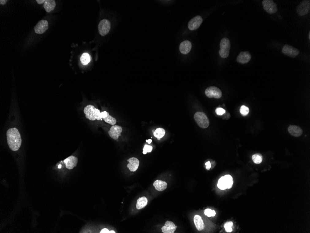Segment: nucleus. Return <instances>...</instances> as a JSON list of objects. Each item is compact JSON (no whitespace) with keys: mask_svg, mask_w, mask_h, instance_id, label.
<instances>
[{"mask_svg":"<svg viewBox=\"0 0 310 233\" xmlns=\"http://www.w3.org/2000/svg\"><path fill=\"white\" fill-rule=\"evenodd\" d=\"M202 21L203 20H202V18L199 15L195 17L189 21V24H188L189 29L191 30L196 29L200 27V25L202 22Z\"/></svg>","mask_w":310,"mask_h":233,"instance_id":"9b49d317","label":"nucleus"},{"mask_svg":"<svg viewBox=\"0 0 310 233\" xmlns=\"http://www.w3.org/2000/svg\"><path fill=\"white\" fill-rule=\"evenodd\" d=\"M152 147L150 146H148V145H146L144 147V150H143V153L144 154H146L147 153L151 152L152 151Z\"/></svg>","mask_w":310,"mask_h":233,"instance_id":"2f4dec72","label":"nucleus"},{"mask_svg":"<svg viewBox=\"0 0 310 233\" xmlns=\"http://www.w3.org/2000/svg\"><path fill=\"white\" fill-rule=\"evenodd\" d=\"M129 162L127 165V168L129 169L131 172H135L138 169L139 165V161L138 159L135 157H132L128 160Z\"/></svg>","mask_w":310,"mask_h":233,"instance_id":"a211bd4d","label":"nucleus"},{"mask_svg":"<svg viewBox=\"0 0 310 233\" xmlns=\"http://www.w3.org/2000/svg\"><path fill=\"white\" fill-rule=\"evenodd\" d=\"M205 165L206 166V169H207L209 170L210 168L211 167V163L210 161H207L206 163H205Z\"/></svg>","mask_w":310,"mask_h":233,"instance_id":"72a5a7b5","label":"nucleus"},{"mask_svg":"<svg viewBox=\"0 0 310 233\" xmlns=\"http://www.w3.org/2000/svg\"><path fill=\"white\" fill-rule=\"evenodd\" d=\"M90 60H91V57L88 53H84L81 56V62L83 65H86L90 62Z\"/></svg>","mask_w":310,"mask_h":233,"instance_id":"a878e982","label":"nucleus"},{"mask_svg":"<svg viewBox=\"0 0 310 233\" xmlns=\"http://www.w3.org/2000/svg\"><path fill=\"white\" fill-rule=\"evenodd\" d=\"M146 142H148V143L150 144V143H151V142H152V140H151V139H149L148 140H146Z\"/></svg>","mask_w":310,"mask_h":233,"instance_id":"4c0bfd02","label":"nucleus"},{"mask_svg":"<svg viewBox=\"0 0 310 233\" xmlns=\"http://www.w3.org/2000/svg\"><path fill=\"white\" fill-rule=\"evenodd\" d=\"M262 157L259 154H254L252 157L253 161L256 164H260L262 161Z\"/></svg>","mask_w":310,"mask_h":233,"instance_id":"cd10ccee","label":"nucleus"},{"mask_svg":"<svg viewBox=\"0 0 310 233\" xmlns=\"http://www.w3.org/2000/svg\"><path fill=\"white\" fill-rule=\"evenodd\" d=\"M36 2L38 4H42V3H45L46 1H45V0H37Z\"/></svg>","mask_w":310,"mask_h":233,"instance_id":"c9c22d12","label":"nucleus"},{"mask_svg":"<svg viewBox=\"0 0 310 233\" xmlns=\"http://www.w3.org/2000/svg\"><path fill=\"white\" fill-rule=\"evenodd\" d=\"M165 134V131L162 128H158L154 132V135L157 137L158 140H160L161 138L164 137Z\"/></svg>","mask_w":310,"mask_h":233,"instance_id":"b1692460","label":"nucleus"},{"mask_svg":"<svg viewBox=\"0 0 310 233\" xmlns=\"http://www.w3.org/2000/svg\"><path fill=\"white\" fill-rule=\"evenodd\" d=\"M262 5L265 10L268 13L273 14L277 12L276 4L272 0H264L262 2Z\"/></svg>","mask_w":310,"mask_h":233,"instance_id":"423d86ee","label":"nucleus"},{"mask_svg":"<svg viewBox=\"0 0 310 233\" xmlns=\"http://www.w3.org/2000/svg\"><path fill=\"white\" fill-rule=\"evenodd\" d=\"M310 9V1H303L297 7V12L300 16H304L309 12Z\"/></svg>","mask_w":310,"mask_h":233,"instance_id":"6e6552de","label":"nucleus"},{"mask_svg":"<svg viewBox=\"0 0 310 233\" xmlns=\"http://www.w3.org/2000/svg\"><path fill=\"white\" fill-rule=\"evenodd\" d=\"M220 48L219 54L221 57L223 58L228 57L230 49V42L229 39L227 38L222 39L220 42Z\"/></svg>","mask_w":310,"mask_h":233,"instance_id":"20e7f679","label":"nucleus"},{"mask_svg":"<svg viewBox=\"0 0 310 233\" xmlns=\"http://www.w3.org/2000/svg\"><path fill=\"white\" fill-rule=\"evenodd\" d=\"M7 139L9 148L12 150L16 151L19 150L21 146V136L17 128H11L7 132Z\"/></svg>","mask_w":310,"mask_h":233,"instance_id":"f257e3e1","label":"nucleus"},{"mask_svg":"<svg viewBox=\"0 0 310 233\" xmlns=\"http://www.w3.org/2000/svg\"><path fill=\"white\" fill-rule=\"evenodd\" d=\"M7 2V1H4V0L2 1V0H1V1H0V4H1V5H4V4H5Z\"/></svg>","mask_w":310,"mask_h":233,"instance_id":"e433bc0d","label":"nucleus"},{"mask_svg":"<svg viewBox=\"0 0 310 233\" xmlns=\"http://www.w3.org/2000/svg\"><path fill=\"white\" fill-rule=\"evenodd\" d=\"M176 228L177 226L173 222L166 221L165 225L162 227V231L164 233H174Z\"/></svg>","mask_w":310,"mask_h":233,"instance_id":"2eb2a0df","label":"nucleus"},{"mask_svg":"<svg viewBox=\"0 0 310 233\" xmlns=\"http://www.w3.org/2000/svg\"><path fill=\"white\" fill-rule=\"evenodd\" d=\"M204 214L208 217L214 216L216 215L215 211L210 209H206L204 211Z\"/></svg>","mask_w":310,"mask_h":233,"instance_id":"7c9ffc66","label":"nucleus"},{"mask_svg":"<svg viewBox=\"0 0 310 233\" xmlns=\"http://www.w3.org/2000/svg\"><path fill=\"white\" fill-rule=\"evenodd\" d=\"M110 233H116V232H115V231H113V230H112V231H110Z\"/></svg>","mask_w":310,"mask_h":233,"instance_id":"58836bf2","label":"nucleus"},{"mask_svg":"<svg viewBox=\"0 0 310 233\" xmlns=\"http://www.w3.org/2000/svg\"><path fill=\"white\" fill-rule=\"evenodd\" d=\"M282 52L284 55L293 58L295 57L300 54V51L298 49L288 44H285L283 46Z\"/></svg>","mask_w":310,"mask_h":233,"instance_id":"1a4fd4ad","label":"nucleus"},{"mask_svg":"<svg viewBox=\"0 0 310 233\" xmlns=\"http://www.w3.org/2000/svg\"><path fill=\"white\" fill-rule=\"evenodd\" d=\"M215 112H216V113L218 115H222L225 113L226 111H225V110L223 109V108L218 107V108H216V110H215Z\"/></svg>","mask_w":310,"mask_h":233,"instance_id":"473e14b6","label":"nucleus"},{"mask_svg":"<svg viewBox=\"0 0 310 233\" xmlns=\"http://www.w3.org/2000/svg\"><path fill=\"white\" fill-rule=\"evenodd\" d=\"M48 23L47 21L41 20L34 28L35 32L37 34H42L48 29Z\"/></svg>","mask_w":310,"mask_h":233,"instance_id":"9d476101","label":"nucleus"},{"mask_svg":"<svg viewBox=\"0 0 310 233\" xmlns=\"http://www.w3.org/2000/svg\"><path fill=\"white\" fill-rule=\"evenodd\" d=\"M103 119L104 122L111 125H114L116 123V120L115 118L110 115L109 113L107 114Z\"/></svg>","mask_w":310,"mask_h":233,"instance_id":"393cba45","label":"nucleus"},{"mask_svg":"<svg viewBox=\"0 0 310 233\" xmlns=\"http://www.w3.org/2000/svg\"><path fill=\"white\" fill-rule=\"evenodd\" d=\"M122 131V128L121 127L118 125H113L111 128L108 133L111 138L116 140L120 136Z\"/></svg>","mask_w":310,"mask_h":233,"instance_id":"f8f14e48","label":"nucleus"},{"mask_svg":"<svg viewBox=\"0 0 310 233\" xmlns=\"http://www.w3.org/2000/svg\"><path fill=\"white\" fill-rule=\"evenodd\" d=\"M288 131L291 135L296 137H300L303 134L301 128L296 125H290L288 127Z\"/></svg>","mask_w":310,"mask_h":233,"instance_id":"dca6fc26","label":"nucleus"},{"mask_svg":"<svg viewBox=\"0 0 310 233\" xmlns=\"http://www.w3.org/2000/svg\"><path fill=\"white\" fill-rule=\"evenodd\" d=\"M240 112L243 116H246L249 113V110L248 107L245 106L243 105L240 107Z\"/></svg>","mask_w":310,"mask_h":233,"instance_id":"c85d7f7f","label":"nucleus"},{"mask_svg":"<svg viewBox=\"0 0 310 233\" xmlns=\"http://www.w3.org/2000/svg\"><path fill=\"white\" fill-rule=\"evenodd\" d=\"M84 112L85 114L86 118L91 121H95L96 120L99 121L102 119V113H100V110L92 105H89L85 107Z\"/></svg>","mask_w":310,"mask_h":233,"instance_id":"f03ea898","label":"nucleus"},{"mask_svg":"<svg viewBox=\"0 0 310 233\" xmlns=\"http://www.w3.org/2000/svg\"><path fill=\"white\" fill-rule=\"evenodd\" d=\"M205 93L206 96L210 98L219 99L222 96L221 90L215 86L209 87L205 90Z\"/></svg>","mask_w":310,"mask_h":233,"instance_id":"39448f33","label":"nucleus"},{"mask_svg":"<svg viewBox=\"0 0 310 233\" xmlns=\"http://www.w3.org/2000/svg\"><path fill=\"white\" fill-rule=\"evenodd\" d=\"M194 222L196 229L198 231H202L205 227V225L202 218L199 215H195L194 218Z\"/></svg>","mask_w":310,"mask_h":233,"instance_id":"6ab92c4d","label":"nucleus"},{"mask_svg":"<svg viewBox=\"0 0 310 233\" xmlns=\"http://www.w3.org/2000/svg\"><path fill=\"white\" fill-rule=\"evenodd\" d=\"M224 177L226 178L227 182V188L230 189L231 188L232 184H233V179H232V177L230 175H226L224 176Z\"/></svg>","mask_w":310,"mask_h":233,"instance_id":"bb28decb","label":"nucleus"},{"mask_svg":"<svg viewBox=\"0 0 310 233\" xmlns=\"http://www.w3.org/2000/svg\"><path fill=\"white\" fill-rule=\"evenodd\" d=\"M100 233H110V231H109L108 229L107 228H104V229H102L101 231L100 232Z\"/></svg>","mask_w":310,"mask_h":233,"instance_id":"f704fd0d","label":"nucleus"},{"mask_svg":"<svg viewBox=\"0 0 310 233\" xmlns=\"http://www.w3.org/2000/svg\"><path fill=\"white\" fill-rule=\"evenodd\" d=\"M232 226H233V223L232 222H229L226 223L224 225V227L225 230L227 232L230 233L232 231Z\"/></svg>","mask_w":310,"mask_h":233,"instance_id":"c756f323","label":"nucleus"},{"mask_svg":"<svg viewBox=\"0 0 310 233\" xmlns=\"http://www.w3.org/2000/svg\"><path fill=\"white\" fill-rule=\"evenodd\" d=\"M194 119L200 128L206 129L210 125V121L207 115L202 112H197L195 113Z\"/></svg>","mask_w":310,"mask_h":233,"instance_id":"7ed1b4c3","label":"nucleus"},{"mask_svg":"<svg viewBox=\"0 0 310 233\" xmlns=\"http://www.w3.org/2000/svg\"><path fill=\"white\" fill-rule=\"evenodd\" d=\"M153 186L157 191H163L167 187V184L165 181L157 180L153 183Z\"/></svg>","mask_w":310,"mask_h":233,"instance_id":"aec40b11","label":"nucleus"},{"mask_svg":"<svg viewBox=\"0 0 310 233\" xmlns=\"http://www.w3.org/2000/svg\"><path fill=\"white\" fill-rule=\"evenodd\" d=\"M78 161V160L77 158L72 155L66 159L64 161V162L65 164L66 168L68 169H72L77 166Z\"/></svg>","mask_w":310,"mask_h":233,"instance_id":"4468645a","label":"nucleus"},{"mask_svg":"<svg viewBox=\"0 0 310 233\" xmlns=\"http://www.w3.org/2000/svg\"><path fill=\"white\" fill-rule=\"evenodd\" d=\"M218 187L221 190H225L227 188V182L225 177H221L217 184Z\"/></svg>","mask_w":310,"mask_h":233,"instance_id":"5701e85b","label":"nucleus"},{"mask_svg":"<svg viewBox=\"0 0 310 233\" xmlns=\"http://www.w3.org/2000/svg\"><path fill=\"white\" fill-rule=\"evenodd\" d=\"M148 200L146 197L139 198L137 200L136 208L137 209H141L144 208L147 205Z\"/></svg>","mask_w":310,"mask_h":233,"instance_id":"4be33fe9","label":"nucleus"},{"mask_svg":"<svg viewBox=\"0 0 310 233\" xmlns=\"http://www.w3.org/2000/svg\"><path fill=\"white\" fill-rule=\"evenodd\" d=\"M100 34L102 36H104L108 34L111 29V23L109 21L104 19L100 22L98 26Z\"/></svg>","mask_w":310,"mask_h":233,"instance_id":"0eeeda50","label":"nucleus"},{"mask_svg":"<svg viewBox=\"0 0 310 233\" xmlns=\"http://www.w3.org/2000/svg\"><path fill=\"white\" fill-rule=\"evenodd\" d=\"M55 2L54 0L46 1L44 4V8L47 13L50 12L55 9Z\"/></svg>","mask_w":310,"mask_h":233,"instance_id":"412c9836","label":"nucleus"},{"mask_svg":"<svg viewBox=\"0 0 310 233\" xmlns=\"http://www.w3.org/2000/svg\"><path fill=\"white\" fill-rule=\"evenodd\" d=\"M192 45L189 41H184L181 42L180 45V52L183 54H187L190 52L191 49Z\"/></svg>","mask_w":310,"mask_h":233,"instance_id":"f3484780","label":"nucleus"},{"mask_svg":"<svg viewBox=\"0 0 310 233\" xmlns=\"http://www.w3.org/2000/svg\"><path fill=\"white\" fill-rule=\"evenodd\" d=\"M251 56L250 53L248 51L241 52L237 57L236 60L238 63L241 64H245L250 61Z\"/></svg>","mask_w":310,"mask_h":233,"instance_id":"ddd939ff","label":"nucleus"}]
</instances>
